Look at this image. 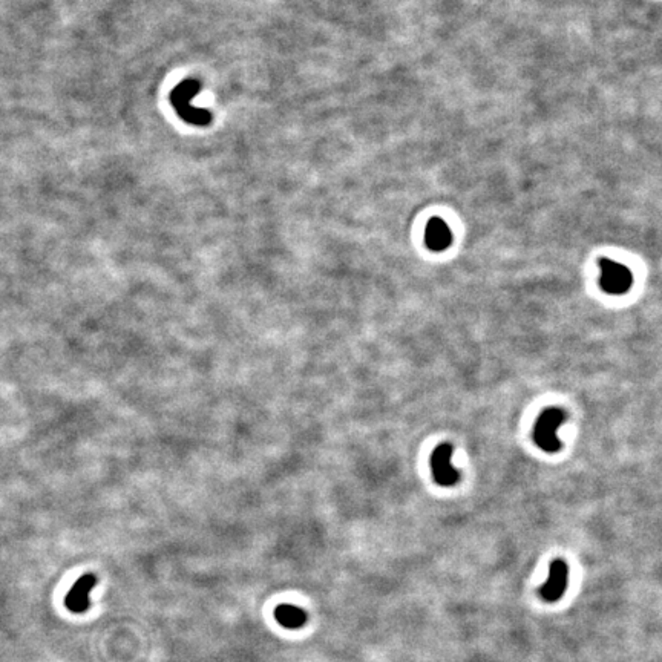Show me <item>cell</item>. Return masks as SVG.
<instances>
[{"label":"cell","mask_w":662,"mask_h":662,"mask_svg":"<svg viewBox=\"0 0 662 662\" xmlns=\"http://www.w3.org/2000/svg\"><path fill=\"white\" fill-rule=\"evenodd\" d=\"M453 243V233L443 219L433 218L426 224L425 230V244L433 252H441L446 250Z\"/></svg>","instance_id":"8992f818"},{"label":"cell","mask_w":662,"mask_h":662,"mask_svg":"<svg viewBox=\"0 0 662 662\" xmlns=\"http://www.w3.org/2000/svg\"><path fill=\"white\" fill-rule=\"evenodd\" d=\"M278 623L285 629H299L307 623L305 610L292 604H280L275 610Z\"/></svg>","instance_id":"52a82bcc"},{"label":"cell","mask_w":662,"mask_h":662,"mask_svg":"<svg viewBox=\"0 0 662 662\" xmlns=\"http://www.w3.org/2000/svg\"><path fill=\"white\" fill-rule=\"evenodd\" d=\"M569 581V567L564 559H554L549 566V578L540 589V595L547 603H555L564 595Z\"/></svg>","instance_id":"277c9868"},{"label":"cell","mask_w":662,"mask_h":662,"mask_svg":"<svg viewBox=\"0 0 662 662\" xmlns=\"http://www.w3.org/2000/svg\"><path fill=\"white\" fill-rule=\"evenodd\" d=\"M598 264L601 268L599 285L606 293L619 296L629 292L631 284H634V275H631L629 267L615 263L609 258H601Z\"/></svg>","instance_id":"7a4b0ae2"},{"label":"cell","mask_w":662,"mask_h":662,"mask_svg":"<svg viewBox=\"0 0 662 662\" xmlns=\"http://www.w3.org/2000/svg\"><path fill=\"white\" fill-rule=\"evenodd\" d=\"M454 454V448L451 443L438 445L433 456H431V469L436 483L440 486H453L460 480V473L451 465V457Z\"/></svg>","instance_id":"3957f363"},{"label":"cell","mask_w":662,"mask_h":662,"mask_svg":"<svg viewBox=\"0 0 662 662\" xmlns=\"http://www.w3.org/2000/svg\"><path fill=\"white\" fill-rule=\"evenodd\" d=\"M564 420L566 413L559 408H547L538 416L534 428V440L541 449L546 451V453L554 454L561 448L557 429Z\"/></svg>","instance_id":"6da1fadb"},{"label":"cell","mask_w":662,"mask_h":662,"mask_svg":"<svg viewBox=\"0 0 662 662\" xmlns=\"http://www.w3.org/2000/svg\"><path fill=\"white\" fill-rule=\"evenodd\" d=\"M95 583H97V579L93 574L83 575L73 586V589L68 592V595L65 598V606L71 611H74V614H82V611H86L89 606H91L89 594H91V590L94 589Z\"/></svg>","instance_id":"5b68a950"}]
</instances>
